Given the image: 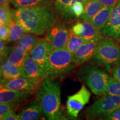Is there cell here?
<instances>
[{
  "mask_svg": "<svg viewBox=\"0 0 120 120\" xmlns=\"http://www.w3.org/2000/svg\"><path fill=\"white\" fill-rule=\"evenodd\" d=\"M11 15L26 32L37 35L47 32L56 21L55 13L49 4L11 10Z\"/></svg>",
  "mask_w": 120,
  "mask_h": 120,
  "instance_id": "cell-1",
  "label": "cell"
},
{
  "mask_svg": "<svg viewBox=\"0 0 120 120\" xmlns=\"http://www.w3.org/2000/svg\"><path fill=\"white\" fill-rule=\"evenodd\" d=\"M36 96L41 101L43 114L49 120L63 119L61 88L55 79L46 77L37 90Z\"/></svg>",
  "mask_w": 120,
  "mask_h": 120,
  "instance_id": "cell-2",
  "label": "cell"
},
{
  "mask_svg": "<svg viewBox=\"0 0 120 120\" xmlns=\"http://www.w3.org/2000/svg\"><path fill=\"white\" fill-rule=\"evenodd\" d=\"M73 54L65 47L54 49L49 54L45 67L46 77L55 79L63 77L75 67Z\"/></svg>",
  "mask_w": 120,
  "mask_h": 120,
  "instance_id": "cell-3",
  "label": "cell"
},
{
  "mask_svg": "<svg viewBox=\"0 0 120 120\" xmlns=\"http://www.w3.org/2000/svg\"><path fill=\"white\" fill-rule=\"evenodd\" d=\"M91 60L97 66L111 72L113 67L120 62V46L109 37H102L98 41L95 54Z\"/></svg>",
  "mask_w": 120,
  "mask_h": 120,
  "instance_id": "cell-4",
  "label": "cell"
},
{
  "mask_svg": "<svg viewBox=\"0 0 120 120\" xmlns=\"http://www.w3.org/2000/svg\"><path fill=\"white\" fill-rule=\"evenodd\" d=\"M78 77L94 94L102 95L106 94L111 76L106 70L88 64L80 68L78 72Z\"/></svg>",
  "mask_w": 120,
  "mask_h": 120,
  "instance_id": "cell-5",
  "label": "cell"
},
{
  "mask_svg": "<svg viewBox=\"0 0 120 120\" xmlns=\"http://www.w3.org/2000/svg\"><path fill=\"white\" fill-rule=\"evenodd\" d=\"M120 109V96L109 94L102 97L88 107L85 115L88 120L105 117Z\"/></svg>",
  "mask_w": 120,
  "mask_h": 120,
  "instance_id": "cell-6",
  "label": "cell"
},
{
  "mask_svg": "<svg viewBox=\"0 0 120 120\" xmlns=\"http://www.w3.org/2000/svg\"><path fill=\"white\" fill-rule=\"evenodd\" d=\"M91 92L82 85L77 92L67 97L66 107L67 113L72 117H77L79 112L89 102Z\"/></svg>",
  "mask_w": 120,
  "mask_h": 120,
  "instance_id": "cell-7",
  "label": "cell"
},
{
  "mask_svg": "<svg viewBox=\"0 0 120 120\" xmlns=\"http://www.w3.org/2000/svg\"><path fill=\"white\" fill-rule=\"evenodd\" d=\"M71 30L65 24L55 23L46 32L45 39L52 45L54 49L65 47Z\"/></svg>",
  "mask_w": 120,
  "mask_h": 120,
  "instance_id": "cell-8",
  "label": "cell"
},
{
  "mask_svg": "<svg viewBox=\"0 0 120 120\" xmlns=\"http://www.w3.org/2000/svg\"><path fill=\"white\" fill-rule=\"evenodd\" d=\"M71 31L86 41H98L103 37L101 30L87 21L77 22L72 26Z\"/></svg>",
  "mask_w": 120,
  "mask_h": 120,
  "instance_id": "cell-9",
  "label": "cell"
},
{
  "mask_svg": "<svg viewBox=\"0 0 120 120\" xmlns=\"http://www.w3.org/2000/svg\"><path fill=\"white\" fill-rule=\"evenodd\" d=\"M42 79H31L25 77H19L7 81L2 84L0 87L19 91H33L38 89Z\"/></svg>",
  "mask_w": 120,
  "mask_h": 120,
  "instance_id": "cell-10",
  "label": "cell"
},
{
  "mask_svg": "<svg viewBox=\"0 0 120 120\" xmlns=\"http://www.w3.org/2000/svg\"><path fill=\"white\" fill-rule=\"evenodd\" d=\"M103 35L117 40L120 41V0L113 8L109 20L102 29Z\"/></svg>",
  "mask_w": 120,
  "mask_h": 120,
  "instance_id": "cell-11",
  "label": "cell"
},
{
  "mask_svg": "<svg viewBox=\"0 0 120 120\" xmlns=\"http://www.w3.org/2000/svg\"><path fill=\"white\" fill-rule=\"evenodd\" d=\"M53 49L52 45L49 41L45 38H41L28 53L45 71L46 61Z\"/></svg>",
  "mask_w": 120,
  "mask_h": 120,
  "instance_id": "cell-12",
  "label": "cell"
},
{
  "mask_svg": "<svg viewBox=\"0 0 120 120\" xmlns=\"http://www.w3.org/2000/svg\"><path fill=\"white\" fill-rule=\"evenodd\" d=\"M98 41H87L73 54V61L76 64H81L91 60L95 54Z\"/></svg>",
  "mask_w": 120,
  "mask_h": 120,
  "instance_id": "cell-13",
  "label": "cell"
},
{
  "mask_svg": "<svg viewBox=\"0 0 120 120\" xmlns=\"http://www.w3.org/2000/svg\"><path fill=\"white\" fill-rule=\"evenodd\" d=\"M32 94V91H19L0 87V103L19 104Z\"/></svg>",
  "mask_w": 120,
  "mask_h": 120,
  "instance_id": "cell-14",
  "label": "cell"
},
{
  "mask_svg": "<svg viewBox=\"0 0 120 120\" xmlns=\"http://www.w3.org/2000/svg\"><path fill=\"white\" fill-rule=\"evenodd\" d=\"M22 77L31 79H45L46 73L36 61L30 55L27 54L22 66Z\"/></svg>",
  "mask_w": 120,
  "mask_h": 120,
  "instance_id": "cell-15",
  "label": "cell"
},
{
  "mask_svg": "<svg viewBox=\"0 0 120 120\" xmlns=\"http://www.w3.org/2000/svg\"><path fill=\"white\" fill-rule=\"evenodd\" d=\"M43 114V109L40 99L36 98L18 114L19 120H36Z\"/></svg>",
  "mask_w": 120,
  "mask_h": 120,
  "instance_id": "cell-16",
  "label": "cell"
},
{
  "mask_svg": "<svg viewBox=\"0 0 120 120\" xmlns=\"http://www.w3.org/2000/svg\"><path fill=\"white\" fill-rule=\"evenodd\" d=\"M26 51L21 48L15 46L10 48H7L6 51L3 53L2 57L7 61L22 69L24 60L27 54Z\"/></svg>",
  "mask_w": 120,
  "mask_h": 120,
  "instance_id": "cell-17",
  "label": "cell"
},
{
  "mask_svg": "<svg viewBox=\"0 0 120 120\" xmlns=\"http://www.w3.org/2000/svg\"><path fill=\"white\" fill-rule=\"evenodd\" d=\"M0 66L2 72L4 79L6 81L16 78L22 77V69L7 61L3 58L0 62Z\"/></svg>",
  "mask_w": 120,
  "mask_h": 120,
  "instance_id": "cell-18",
  "label": "cell"
},
{
  "mask_svg": "<svg viewBox=\"0 0 120 120\" xmlns=\"http://www.w3.org/2000/svg\"><path fill=\"white\" fill-rule=\"evenodd\" d=\"M114 7H103L94 17L88 19L87 22L102 30L109 20Z\"/></svg>",
  "mask_w": 120,
  "mask_h": 120,
  "instance_id": "cell-19",
  "label": "cell"
},
{
  "mask_svg": "<svg viewBox=\"0 0 120 120\" xmlns=\"http://www.w3.org/2000/svg\"><path fill=\"white\" fill-rule=\"evenodd\" d=\"M39 38L37 34L32 33L26 32L16 42V46L21 48L27 53H29L34 46L38 42Z\"/></svg>",
  "mask_w": 120,
  "mask_h": 120,
  "instance_id": "cell-20",
  "label": "cell"
},
{
  "mask_svg": "<svg viewBox=\"0 0 120 120\" xmlns=\"http://www.w3.org/2000/svg\"><path fill=\"white\" fill-rule=\"evenodd\" d=\"M103 7L102 4L98 0H87L84 4V12L81 17L83 21H87Z\"/></svg>",
  "mask_w": 120,
  "mask_h": 120,
  "instance_id": "cell-21",
  "label": "cell"
},
{
  "mask_svg": "<svg viewBox=\"0 0 120 120\" xmlns=\"http://www.w3.org/2000/svg\"><path fill=\"white\" fill-rule=\"evenodd\" d=\"M9 27L10 34V37L7 40L8 42H16L23 36L25 33H26L23 27L12 17L9 25Z\"/></svg>",
  "mask_w": 120,
  "mask_h": 120,
  "instance_id": "cell-22",
  "label": "cell"
},
{
  "mask_svg": "<svg viewBox=\"0 0 120 120\" xmlns=\"http://www.w3.org/2000/svg\"><path fill=\"white\" fill-rule=\"evenodd\" d=\"M54 0H12L11 4L15 8H25L46 5L51 4Z\"/></svg>",
  "mask_w": 120,
  "mask_h": 120,
  "instance_id": "cell-23",
  "label": "cell"
},
{
  "mask_svg": "<svg viewBox=\"0 0 120 120\" xmlns=\"http://www.w3.org/2000/svg\"><path fill=\"white\" fill-rule=\"evenodd\" d=\"M86 42H87L86 40L75 34L71 30L65 48L69 52L73 54L82 44Z\"/></svg>",
  "mask_w": 120,
  "mask_h": 120,
  "instance_id": "cell-24",
  "label": "cell"
},
{
  "mask_svg": "<svg viewBox=\"0 0 120 120\" xmlns=\"http://www.w3.org/2000/svg\"><path fill=\"white\" fill-rule=\"evenodd\" d=\"M55 8L64 16L69 17L71 16L70 13V6L72 0H55Z\"/></svg>",
  "mask_w": 120,
  "mask_h": 120,
  "instance_id": "cell-25",
  "label": "cell"
},
{
  "mask_svg": "<svg viewBox=\"0 0 120 120\" xmlns=\"http://www.w3.org/2000/svg\"><path fill=\"white\" fill-rule=\"evenodd\" d=\"M11 19V10L10 7L0 6V21L1 24L9 26Z\"/></svg>",
  "mask_w": 120,
  "mask_h": 120,
  "instance_id": "cell-26",
  "label": "cell"
},
{
  "mask_svg": "<svg viewBox=\"0 0 120 120\" xmlns=\"http://www.w3.org/2000/svg\"><path fill=\"white\" fill-rule=\"evenodd\" d=\"M109 94L120 96V83L115 80L112 77H111L109 79L105 95Z\"/></svg>",
  "mask_w": 120,
  "mask_h": 120,
  "instance_id": "cell-27",
  "label": "cell"
},
{
  "mask_svg": "<svg viewBox=\"0 0 120 120\" xmlns=\"http://www.w3.org/2000/svg\"><path fill=\"white\" fill-rule=\"evenodd\" d=\"M84 4L79 2L73 3L70 6V13L71 16L76 17H81L84 12Z\"/></svg>",
  "mask_w": 120,
  "mask_h": 120,
  "instance_id": "cell-28",
  "label": "cell"
},
{
  "mask_svg": "<svg viewBox=\"0 0 120 120\" xmlns=\"http://www.w3.org/2000/svg\"><path fill=\"white\" fill-rule=\"evenodd\" d=\"M10 31L8 26L5 25H0V40L7 41L10 37Z\"/></svg>",
  "mask_w": 120,
  "mask_h": 120,
  "instance_id": "cell-29",
  "label": "cell"
},
{
  "mask_svg": "<svg viewBox=\"0 0 120 120\" xmlns=\"http://www.w3.org/2000/svg\"><path fill=\"white\" fill-rule=\"evenodd\" d=\"M13 105L9 103H0V120H2L4 117L12 109Z\"/></svg>",
  "mask_w": 120,
  "mask_h": 120,
  "instance_id": "cell-30",
  "label": "cell"
},
{
  "mask_svg": "<svg viewBox=\"0 0 120 120\" xmlns=\"http://www.w3.org/2000/svg\"><path fill=\"white\" fill-rule=\"evenodd\" d=\"M112 77L120 83V62L113 67L111 70Z\"/></svg>",
  "mask_w": 120,
  "mask_h": 120,
  "instance_id": "cell-31",
  "label": "cell"
},
{
  "mask_svg": "<svg viewBox=\"0 0 120 120\" xmlns=\"http://www.w3.org/2000/svg\"><path fill=\"white\" fill-rule=\"evenodd\" d=\"M105 120H120V109H117L112 112L105 117Z\"/></svg>",
  "mask_w": 120,
  "mask_h": 120,
  "instance_id": "cell-32",
  "label": "cell"
},
{
  "mask_svg": "<svg viewBox=\"0 0 120 120\" xmlns=\"http://www.w3.org/2000/svg\"><path fill=\"white\" fill-rule=\"evenodd\" d=\"M103 7H115L119 0H98Z\"/></svg>",
  "mask_w": 120,
  "mask_h": 120,
  "instance_id": "cell-33",
  "label": "cell"
},
{
  "mask_svg": "<svg viewBox=\"0 0 120 120\" xmlns=\"http://www.w3.org/2000/svg\"><path fill=\"white\" fill-rule=\"evenodd\" d=\"M3 120H19L18 115H16L13 109L7 113L2 118Z\"/></svg>",
  "mask_w": 120,
  "mask_h": 120,
  "instance_id": "cell-34",
  "label": "cell"
},
{
  "mask_svg": "<svg viewBox=\"0 0 120 120\" xmlns=\"http://www.w3.org/2000/svg\"><path fill=\"white\" fill-rule=\"evenodd\" d=\"M6 46V43L2 40H0V53H3L6 51L7 49Z\"/></svg>",
  "mask_w": 120,
  "mask_h": 120,
  "instance_id": "cell-35",
  "label": "cell"
},
{
  "mask_svg": "<svg viewBox=\"0 0 120 120\" xmlns=\"http://www.w3.org/2000/svg\"><path fill=\"white\" fill-rule=\"evenodd\" d=\"M12 0H0V6L4 7H9Z\"/></svg>",
  "mask_w": 120,
  "mask_h": 120,
  "instance_id": "cell-36",
  "label": "cell"
},
{
  "mask_svg": "<svg viewBox=\"0 0 120 120\" xmlns=\"http://www.w3.org/2000/svg\"><path fill=\"white\" fill-rule=\"evenodd\" d=\"M6 82L5 80L4 79V77H3V75H2V70H1V66H0V86L4 84V83Z\"/></svg>",
  "mask_w": 120,
  "mask_h": 120,
  "instance_id": "cell-37",
  "label": "cell"
},
{
  "mask_svg": "<svg viewBox=\"0 0 120 120\" xmlns=\"http://www.w3.org/2000/svg\"><path fill=\"white\" fill-rule=\"evenodd\" d=\"M87 0H72V4H73V3L74 2H81V3H83L84 4H85V2H86Z\"/></svg>",
  "mask_w": 120,
  "mask_h": 120,
  "instance_id": "cell-38",
  "label": "cell"
},
{
  "mask_svg": "<svg viewBox=\"0 0 120 120\" xmlns=\"http://www.w3.org/2000/svg\"><path fill=\"white\" fill-rule=\"evenodd\" d=\"M2 59V53H0V62H1Z\"/></svg>",
  "mask_w": 120,
  "mask_h": 120,
  "instance_id": "cell-39",
  "label": "cell"
},
{
  "mask_svg": "<svg viewBox=\"0 0 120 120\" xmlns=\"http://www.w3.org/2000/svg\"><path fill=\"white\" fill-rule=\"evenodd\" d=\"M0 25H2V24H1V21H0Z\"/></svg>",
  "mask_w": 120,
  "mask_h": 120,
  "instance_id": "cell-40",
  "label": "cell"
}]
</instances>
